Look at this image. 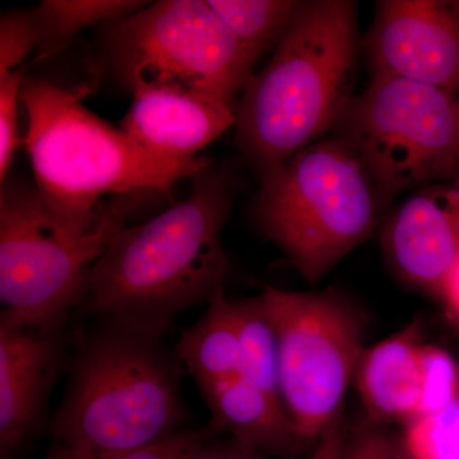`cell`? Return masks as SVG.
<instances>
[{"label":"cell","mask_w":459,"mask_h":459,"mask_svg":"<svg viewBox=\"0 0 459 459\" xmlns=\"http://www.w3.org/2000/svg\"><path fill=\"white\" fill-rule=\"evenodd\" d=\"M192 181L183 201L115 234L91 270L87 312L162 337L184 310L223 289L230 179L208 166Z\"/></svg>","instance_id":"cell-1"},{"label":"cell","mask_w":459,"mask_h":459,"mask_svg":"<svg viewBox=\"0 0 459 459\" xmlns=\"http://www.w3.org/2000/svg\"><path fill=\"white\" fill-rule=\"evenodd\" d=\"M102 319L78 340L44 459H115L186 429L177 352L161 337Z\"/></svg>","instance_id":"cell-2"},{"label":"cell","mask_w":459,"mask_h":459,"mask_svg":"<svg viewBox=\"0 0 459 459\" xmlns=\"http://www.w3.org/2000/svg\"><path fill=\"white\" fill-rule=\"evenodd\" d=\"M356 62V3L300 2L237 105V143L261 178L333 131L355 96Z\"/></svg>","instance_id":"cell-3"},{"label":"cell","mask_w":459,"mask_h":459,"mask_svg":"<svg viewBox=\"0 0 459 459\" xmlns=\"http://www.w3.org/2000/svg\"><path fill=\"white\" fill-rule=\"evenodd\" d=\"M84 93L82 87L35 77L23 78L21 86L35 186L63 221L90 219L107 198L168 195L178 181L211 166L202 157L175 160L148 152L91 113Z\"/></svg>","instance_id":"cell-4"},{"label":"cell","mask_w":459,"mask_h":459,"mask_svg":"<svg viewBox=\"0 0 459 459\" xmlns=\"http://www.w3.org/2000/svg\"><path fill=\"white\" fill-rule=\"evenodd\" d=\"M150 195L105 199L84 221H63L36 186L7 180L0 193V325L62 331L84 304L91 270Z\"/></svg>","instance_id":"cell-5"},{"label":"cell","mask_w":459,"mask_h":459,"mask_svg":"<svg viewBox=\"0 0 459 459\" xmlns=\"http://www.w3.org/2000/svg\"><path fill=\"white\" fill-rule=\"evenodd\" d=\"M392 204L353 148L319 140L261 178L259 229L316 283L382 228Z\"/></svg>","instance_id":"cell-6"},{"label":"cell","mask_w":459,"mask_h":459,"mask_svg":"<svg viewBox=\"0 0 459 459\" xmlns=\"http://www.w3.org/2000/svg\"><path fill=\"white\" fill-rule=\"evenodd\" d=\"M353 148L389 202L459 179V96L388 75H371L333 129Z\"/></svg>","instance_id":"cell-7"},{"label":"cell","mask_w":459,"mask_h":459,"mask_svg":"<svg viewBox=\"0 0 459 459\" xmlns=\"http://www.w3.org/2000/svg\"><path fill=\"white\" fill-rule=\"evenodd\" d=\"M108 65L132 91L161 86L235 105L255 65L207 0H161L102 27Z\"/></svg>","instance_id":"cell-8"},{"label":"cell","mask_w":459,"mask_h":459,"mask_svg":"<svg viewBox=\"0 0 459 459\" xmlns=\"http://www.w3.org/2000/svg\"><path fill=\"white\" fill-rule=\"evenodd\" d=\"M280 344V395L310 446L344 412L347 389L364 351V314L342 292L285 291L267 286Z\"/></svg>","instance_id":"cell-9"},{"label":"cell","mask_w":459,"mask_h":459,"mask_svg":"<svg viewBox=\"0 0 459 459\" xmlns=\"http://www.w3.org/2000/svg\"><path fill=\"white\" fill-rule=\"evenodd\" d=\"M365 49L371 75H388L459 93V2L377 3Z\"/></svg>","instance_id":"cell-10"},{"label":"cell","mask_w":459,"mask_h":459,"mask_svg":"<svg viewBox=\"0 0 459 459\" xmlns=\"http://www.w3.org/2000/svg\"><path fill=\"white\" fill-rule=\"evenodd\" d=\"M382 246L403 282L439 296L459 259V179L413 190L392 208Z\"/></svg>","instance_id":"cell-11"},{"label":"cell","mask_w":459,"mask_h":459,"mask_svg":"<svg viewBox=\"0 0 459 459\" xmlns=\"http://www.w3.org/2000/svg\"><path fill=\"white\" fill-rule=\"evenodd\" d=\"M65 359L62 331L0 325V459H16L44 427Z\"/></svg>","instance_id":"cell-12"},{"label":"cell","mask_w":459,"mask_h":459,"mask_svg":"<svg viewBox=\"0 0 459 459\" xmlns=\"http://www.w3.org/2000/svg\"><path fill=\"white\" fill-rule=\"evenodd\" d=\"M133 96L120 129L157 156L195 159L237 126L235 105L193 91L150 86L133 91Z\"/></svg>","instance_id":"cell-13"},{"label":"cell","mask_w":459,"mask_h":459,"mask_svg":"<svg viewBox=\"0 0 459 459\" xmlns=\"http://www.w3.org/2000/svg\"><path fill=\"white\" fill-rule=\"evenodd\" d=\"M211 421L223 434L276 459L309 458L314 446L305 443L281 401L261 386L238 376L199 388Z\"/></svg>","instance_id":"cell-14"},{"label":"cell","mask_w":459,"mask_h":459,"mask_svg":"<svg viewBox=\"0 0 459 459\" xmlns=\"http://www.w3.org/2000/svg\"><path fill=\"white\" fill-rule=\"evenodd\" d=\"M421 323L413 320L382 342L365 347L353 385L368 419L394 427L409 424L420 413Z\"/></svg>","instance_id":"cell-15"},{"label":"cell","mask_w":459,"mask_h":459,"mask_svg":"<svg viewBox=\"0 0 459 459\" xmlns=\"http://www.w3.org/2000/svg\"><path fill=\"white\" fill-rule=\"evenodd\" d=\"M175 352L198 388L243 374L231 300L223 289L208 304L201 319L183 332Z\"/></svg>","instance_id":"cell-16"},{"label":"cell","mask_w":459,"mask_h":459,"mask_svg":"<svg viewBox=\"0 0 459 459\" xmlns=\"http://www.w3.org/2000/svg\"><path fill=\"white\" fill-rule=\"evenodd\" d=\"M137 0H44L31 13L39 56H49L92 26H107L146 7Z\"/></svg>","instance_id":"cell-17"},{"label":"cell","mask_w":459,"mask_h":459,"mask_svg":"<svg viewBox=\"0 0 459 459\" xmlns=\"http://www.w3.org/2000/svg\"><path fill=\"white\" fill-rule=\"evenodd\" d=\"M231 307L240 343L241 376L281 401L279 336L264 296L231 300Z\"/></svg>","instance_id":"cell-18"},{"label":"cell","mask_w":459,"mask_h":459,"mask_svg":"<svg viewBox=\"0 0 459 459\" xmlns=\"http://www.w3.org/2000/svg\"><path fill=\"white\" fill-rule=\"evenodd\" d=\"M253 65L285 35L300 2L207 0Z\"/></svg>","instance_id":"cell-19"},{"label":"cell","mask_w":459,"mask_h":459,"mask_svg":"<svg viewBox=\"0 0 459 459\" xmlns=\"http://www.w3.org/2000/svg\"><path fill=\"white\" fill-rule=\"evenodd\" d=\"M401 434L411 459H459V401L413 419Z\"/></svg>","instance_id":"cell-20"},{"label":"cell","mask_w":459,"mask_h":459,"mask_svg":"<svg viewBox=\"0 0 459 459\" xmlns=\"http://www.w3.org/2000/svg\"><path fill=\"white\" fill-rule=\"evenodd\" d=\"M420 416L437 412L459 401V368L451 355L433 344L420 351Z\"/></svg>","instance_id":"cell-21"},{"label":"cell","mask_w":459,"mask_h":459,"mask_svg":"<svg viewBox=\"0 0 459 459\" xmlns=\"http://www.w3.org/2000/svg\"><path fill=\"white\" fill-rule=\"evenodd\" d=\"M341 459H411L402 434L367 416L347 427Z\"/></svg>","instance_id":"cell-22"},{"label":"cell","mask_w":459,"mask_h":459,"mask_svg":"<svg viewBox=\"0 0 459 459\" xmlns=\"http://www.w3.org/2000/svg\"><path fill=\"white\" fill-rule=\"evenodd\" d=\"M25 68L14 69L0 75V181L7 180L9 166L13 160L18 142V101Z\"/></svg>","instance_id":"cell-23"},{"label":"cell","mask_w":459,"mask_h":459,"mask_svg":"<svg viewBox=\"0 0 459 459\" xmlns=\"http://www.w3.org/2000/svg\"><path fill=\"white\" fill-rule=\"evenodd\" d=\"M38 48V31L31 11L3 14L0 21V75L21 68Z\"/></svg>","instance_id":"cell-24"},{"label":"cell","mask_w":459,"mask_h":459,"mask_svg":"<svg viewBox=\"0 0 459 459\" xmlns=\"http://www.w3.org/2000/svg\"><path fill=\"white\" fill-rule=\"evenodd\" d=\"M223 434L212 421L202 428L184 429L168 439L138 451L126 453L117 459H186L190 453L216 435Z\"/></svg>","instance_id":"cell-25"},{"label":"cell","mask_w":459,"mask_h":459,"mask_svg":"<svg viewBox=\"0 0 459 459\" xmlns=\"http://www.w3.org/2000/svg\"><path fill=\"white\" fill-rule=\"evenodd\" d=\"M186 459H276L250 448L226 434H219L190 453Z\"/></svg>","instance_id":"cell-26"},{"label":"cell","mask_w":459,"mask_h":459,"mask_svg":"<svg viewBox=\"0 0 459 459\" xmlns=\"http://www.w3.org/2000/svg\"><path fill=\"white\" fill-rule=\"evenodd\" d=\"M347 427H349V422H347L343 412L322 434L314 446L312 455L307 459H341Z\"/></svg>","instance_id":"cell-27"},{"label":"cell","mask_w":459,"mask_h":459,"mask_svg":"<svg viewBox=\"0 0 459 459\" xmlns=\"http://www.w3.org/2000/svg\"><path fill=\"white\" fill-rule=\"evenodd\" d=\"M439 296L446 307L459 319V259L444 281Z\"/></svg>","instance_id":"cell-28"},{"label":"cell","mask_w":459,"mask_h":459,"mask_svg":"<svg viewBox=\"0 0 459 459\" xmlns=\"http://www.w3.org/2000/svg\"><path fill=\"white\" fill-rule=\"evenodd\" d=\"M458 96H459V93H458Z\"/></svg>","instance_id":"cell-29"}]
</instances>
